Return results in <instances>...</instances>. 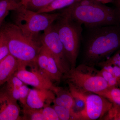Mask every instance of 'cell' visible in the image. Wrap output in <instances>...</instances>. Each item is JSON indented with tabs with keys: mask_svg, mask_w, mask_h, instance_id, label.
<instances>
[{
	"mask_svg": "<svg viewBox=\"0 0 120 120\" xmlns=\"http://www.w3.org/2000/svg\"><path fill=\"white\" fill-rule=\"evenodd\" d=\"M87 28L82 64L95 67L119 49L120 25Z\"/></svg>",
	"mask_w": 120,
	"mask_h": 120,
	"instance_id": "6da1fadb",
	"label": "cell"
},
{
	"mask_svg": "<svg viewBox=\"0 0 120 120\" xmlns=\"http://www.w3.org/2000/svg\"><path fill=\"white\" fill-rule=\"evenodd\" d=\"M73 19L86 27L120 25V11L95 0L87 4L74 3L62 9Z\"/></svg>",
	"mask_w": 120,
	"mask_h": 120,
	"instance_id": "7a4b0ae2",
	"label": "cell"
},
{
	"mask_svg": "<svg viewBox=\"0 0 120 120\" xmlns=\"http://www.w3.org/2000/svg\"><path fill=\"white\" fill-rule=\"evenodd\" d=\"M1 27L7 38L9 54L26 66L36 63L41 43L26 37L13 23L4 22Z\"/></svg>",
	"mask_w": 120,
	"mask_h": 120,
	"instance_id": "3957f363",
	"label": "cell"
},
{
	"mask_svg": "<svg viewBox=\"0 0 120 120\" xmlns=\"http://www.w3.org/2000/svg\"><path fill=\"white\" fill-rule=\"evenodd\" d=\"M56 22L53 24L64 46L71 68H74L76 67L82 39V24L63 10Z\"/></svg>",
	"mask_w": 120,
	"mask_h": 120,
	"instance_id": "277c9868",
	"label": "cell"
},
{
	"mask_svg": "<svg viewBox=\"0 0 120 120\" xmlns=\"http://www.w3.org/2000/svg\"><path fill=\"white\" fill-rule=\"evenodd\" d=\"M12 12L13 23L26 37L37 42L36 38L39 34L49 28L61 15V12L38 13L24 6Z\"/></svg>",
	"mask_w": 120,
	"mask_h": 120,
	"instance_id": "5b68a950",
	"label": "cell"
},
{
	"mask_svg": "<svg viewBox=\"0 0 120 120\" xmlns=\"http://www.w3.org/2000/svg\"><path fill=\"white\" fill-rule=\"evenodd\" d=\"M69 88L83 93L95 94L108 87L107 82L94 66L82 64L63 75Z\"/></svg>",
	"mask_w": 120,
	"mask_h": 120,
	"instance_id": "8992f818",
	"label": "cell"
},
{
	"mask_svg": "<svg viewBox=\"0 0 120 120\" xmlns=\"http://www.w3.org/2000/svg\"><path fill=\"white\" fill-rule=\"evenodd\" d=\"M69 88L74 98L82 101L84 105L82 110L74 112V120H94L101 118L112 107V103L101 95L82 93Z\"/></svg>",
	"mask_w": 120,
	"mask_h": 120,
	"instance_id": "52a82bcc",
	"label": "cell"
},
{
	"mask_svg": "<svg viewBox=\"0 0 120 120\" xmlns=\"http://www.w3.org/2000/svg\"><path fill=\"white\" fill-rule=\"evenodd\" d=\"M41 42L53 56L61 72L64 75L71 69L64 46L53 24L44 31Z\"/></svg>",
	"mask_w": 120,
	"mask_h": 120,
	"instance_id": "ba28073f",
	"label": "cell"
},
{
	"mask_svg": "<svg viewBox=\"0 0 120 120\" xmlns=\"http://www.w3.org/2000/svg\"><path fill=\"white\" fill-rule=\"evenodd\" d=\"M27 66L19 64L15 75L24 83L40 89H47L53 91L55 86L49 78L40 70L35 68L31 71L26 69Z\"/></svg>",
	"mask_w": 120,
	"mask_h": 120,
	"instance_id": "9c48e42d",
	"label": "cell"
},
{
	"mask_svg": "<svg viewBox=\"0 0 120 120\" xmlns=\"http://www.w3.org/2000/svg\"><path fill=\"white\" fill-rule=\"evenodd\" d=\"M17 100L5 90L0 92V120H22Z\"/></svg>",
	"mask_w": 120,
	"mask_h": 120,
	"instance_id": "30bf717a",
	"label": "cell"
},
{
	"mask_svg": "<svg viewBox=\"0 0 120 120\" xmlns=\"http://www.w3.org/2000/svg\"><path fill=\"white\" fill-rule=\"evenodd\" d=\"M55 97L54 92L51 90L30 89L27 98L26 106L33 109H42L53 102Z\"/></svg>",
	"mask_w": 120,
	"mask_h": 120,
	"instance_id": "8fae6325",
	"label": "cell"
},
{
	"mask_svg": "<svg viewBox=\"0 0 120 120\" xmlns=\"http://www.w3.org/2000/svg\"><path fill=\"white\" fill-rule=\"evenodd\" d=\"M19 64L18 60L10 54L0 61V86L6 83L15 74Z\"/></svg>",
	"mask_w": 120,
	"mask_h": 120,
	"instance_id": "7c38bea8",
	"label": "cell"
},
{
	"mask_svg": "<svg viewBox=\"0 0 120 120\" xmlns=\"http://www.w3.org/2000/svg\"><path fill=\"white\" fill-rule=\"evenodd\" d=\"M53 91L56 96L53 101L54 105H58L72 111L75 107V99L70 91H68L63 88L55 86Z\"/></svg>",
	"mask_w": 120,
	"mask_h": 120,
	"instance_id": "4fadbf2b",
	"label": "cell"
},
{
	"mask_svg": "<svg viewBox=\"0 0 120 120\" xmlns=\"http://www.w3.org/2000/svg\"><path fill=\"white\" fill-rule=\"evenodd\" d=\"M49 61L46 75L53 83H60L62 79L63 74L59 70L51 53L49 50Z\"/></svg>",
	"mask_w": 120,
	"mask_h": 120,
	"instance_id": "5bb4252c",
	"label": "cell"
},
{
	"mask_svg": "<svg viewBox=\"0 0 120 120\" xmlns=\"http://www.w3.org/2000/svg\"><path fill=\"white\" fill-rule=\"evenodd\" d=\"M95 94L106 99L112 103L114 107L120 108V90L117 87H107L106 89L96 92Z\"/></svg>",
	"mask_w": 120,
	"mask_h": 120,
	"instance_id": "9a60e30c",
	"label": "cell"
},
{
	"mask_svg": "<svg viewBox=\"0 0 120 120\" xmlns=\"http://www.w3.org/2000/svg\"><path fill=\"white\" fill-rule=\"evenodd\" d=\"M20 0H0V19L7 17L9 12L22 7Z\"/></svg>",
	"mask_w": 120,
	"mask_h": 120,
	"instance_id": "2e32d148",
	"label": "cell"
},
{
	"mask_svg": "<svg viewBox=\"0 0 120 120\" xmlns=\"http://www.w3.org/2000/svg\"><path fill=\"white\" fill-rule=\"evenodd\" d=\"M23 82L14 74L6 82L5 90L11 97L17 101L19 100V90Z\"/></svg>",
	"mask_w": 120,
	"mask_h": 120,
	"instance_id": "e0dca14e",
	"label": "cell"
},
{
	"mask_svg": "<svg viewBox=\"0 0 120 120\" xmlns=\"http://www.w3.org/2000/svg\"><path fill=\"white\" fill-rule=\"evenodd\" d=\"M78 0H54L44 8L37 12L38 13H50L57 10L63 9L68 8Z\"/></svg>",
	"mask_w": 120,
	"mask_h": 120,
	"instance_id": "ac0fdd59",
	"label": "cell"
},
{
	"mask_svg": "<svg viewBox=\"0 0 120 120\" xmlns=\"http://www.w3.org/2000/svg\"><path fill=\"white\" fill-rule=\"evenodd\" d=\"M22 112V120H44L42 112V109L31 108L27 106H23Z\"/></svg>",
	"mask_w": 120,
	"mask_h": 120,
	"instance_id": "d6986e66",
	"label": "cell"
},
{
	"mask_svg": "<svg viewBox=\"0 0 120 120\" xmlns=\"http://www.w3.org/2000/svg\"><path fill=\"white\" fill-rule=\"evenodd\" d=\"M54 0H28L24 6L30 11L38 12L50 4Z\"/></svg>",
	"mask_w": 120,
	"mask_h": 120,
	"instance_id": "ffe728a7",
	"label": "cell"
},
{
	"mask_svg": "<svg viewBox=\"0 0 120 120\" xmlns=\"http://www.w3.org/2000/svg\"><path fill=\"white\" fill-rule=\"evenodd\" d=\"M9 54L8 41L4 31L0 27V61Z\"/></svg>",
	"mask_w": 120,
	"mask_h": 120,
	"instance_id": "44dd1931",
	"label": "cell"
},
{
	"mask_svg": "<svg viewBox=\"0 0 120 120\" xmlns=\"http://www.w3.org/2000/svg\"><path fill=\"white\" fill-rule=\"evenodd\" d=\"M52 107L57 114L60 120H72V114L73 110L70 111L64 107L54 104Z\"/></svg>",
	"mask_w": 120,
	"mask_h": 120,
	"instance_id": "7402d4cb",
	"label": "cell"
},
{
	"mask_svg": "<svg viewBox=\"0 0 120 120\" xmlns=\"http://www.w3.org/2000/svg\"><path fill=\"white\" fill-rule=\"evenodd\" d=\"M44 120H60L57 114L53 107L49 106L42 109Z\"/></svg>",
	"mask_w": 120,
	"mask_h": 120,
	"instance_id": "603a6c76",
	"label": "cell"
},
{
	"mask_svg": "<svg viewBox=\"0 0 120 120\" xmlns=\"http://www.w3.org/2000/svg\"><path fill=\"white\" fill-rule=\"evenodd\" d=\"M30 89L25 84H24L19 88V100L21 105L23 106H26L27 98Z\"/></svg>",
	"mask_w": 120,
	"mask_h": 120,
	"instance_id": "cb8c5ba5",
	"label": "cell"
},
{
	"mask_svg": "<svg viewBox=\"0 0 120 120\" xmlns=\"http://www.w3.org/2000/svg\"><path fill=\"white\" fill-rule=\"evenodd\" d=\"M99 72L102 76L104 78V79L107 82H108L110 79L112 77H114L110 72L108 71H105L103 69H102L101 70L99 71Z\"/></svg>",
	"mask_w": 120,
	"mask_h": 120,
	"instance_id": "d4e9b609",
	"label": "cell"
},
{
	"mask_svg": "<svg viewBox=\"0 0 120 120\" xmlns=\"http://www.w3.org/2000/svg\"><path fill=\"white\" fill-rule=\"evenodd\" d=\"M6 17H3V18L0 19V27L2 26V24L4 22L5 19Z\"/></svg>",
	"mask_w": 120,
	"mask_h": 120,
	"instance_id": "484cf974",
	"label": "cell"
},
{
	"mask_svg": "<svg viewBox=\"0 0 120 120\" xmlns=\"http://www.w3.org/2000/svg\"><path fill=\"white\" fill-rule=\"evenodd\" d=\"M28 0H20L21 2H22V4L24 6H25L26 5V3L28 1Z\"/></svg>",
	"mask_w": 120,
	"mask_h": 120,
	"instance_id": "4316f807",
	"label": "cell"
},
{
	"mask_svg": "<svg viewBox=\"0 0 120 120\" xmlns=\"http://www.w3.org/2000/svg\"><path fill=\"white\" fill-rule=\"evenodd\" d=\"M112 1H113V0H104L105 4L112 2Z\"/></svg>",
	"mask_w": 120,
	"mask_h": 120,
	"instance_id": "83f0119b",
	"label": "cell"
}]
</instances>
